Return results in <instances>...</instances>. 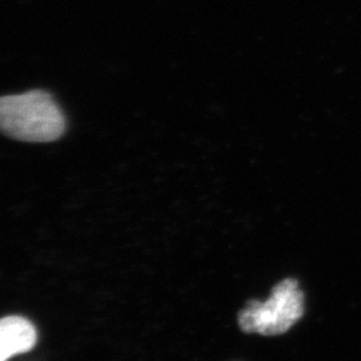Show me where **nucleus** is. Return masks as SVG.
<instances>
[{"instance_id": "obj_1", "label": "nucleus", "mask_w": 361, "mask_h": 361, "mask_svg": "<svg viewBox=\"0 0 361 361\" xmlns=\"http://www.w3.org/2000/svg\"><path fill=\"white\" fill-rule=\"evenodd\" d=\"M66 130V118L51 94L32 90L0 97V133L23 142H52Z\"/></svg>"}, {"instance_id": "obj_2", "label": "nucleus", "mask_w": 361, "mask_h": 361, "mask_svg": "<svg viewBox=\"0 0 361 361\" xmlns=\"http://www.w3.org/2000/svg\"><path fill=\"white\" fill-rule=\"evenodd\" d=\"M304 316V295L296 280L276 285L267 301L252 300L238 313V325L246 334L283 335Z\"/></svg>"}, {"instance_id": "obj_3", "label": "nucleus", "mask_w": 361, "mask_h": 361, "mask_svg": "<svg viewBox=\"0 0 361 361\" xmlns=\"http://www.w3.org/2000/svg\"><path fill=\"white\" fill-rule=\"evenodd\" d=\"M37 340L35 326L25 317L0 319V361H10L18 355L32 350Z\"/></svg>"}]
</instances>
